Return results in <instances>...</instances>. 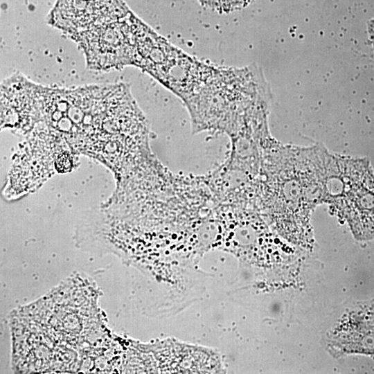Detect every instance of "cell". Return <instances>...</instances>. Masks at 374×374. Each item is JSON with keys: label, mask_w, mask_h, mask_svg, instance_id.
Wrapping results in <instances>:
<instances>
[{"label": "cell", "mask_w": 374, "mask_h": 374, "mask_svg": "<svg viewBox=\"0 0 374 374\" xmlns=\"http://www.w3.org/2000/svg\"><path fill=\"white\" fill-rule=\"evenodd\" d=\"M254 206L271 217L304 220L321 203L315 146H279L270 139L261 149Z\"/></svg>", "instance_id": "obj_1"}, {"label": "cell", "mask_w": 374, "mask_h": 374, "mask_svg": "<svg viewBox=\"0 0 374 374\" xmlns=\"http://www.w3.org/2000/svg\"><path fill=\"white\" fill-rule=\"evenodd\" d=\"M321 201L342 212L359 239L374 238V177L363 161L326 150L319 167Z\"/></svg>", "instance_id": "obj_2"}, {"label": "cell", "mask_w": 374, "mask_h": 374, "mask_svg": "<svg viewBox=\"0 0 374 374\" xmlns=\"http://www.w3.org/2000/svg\"><path fill=\"white\" fill-rule=\"evenodd\" d=\"M130 12L123 0H56L48 23L72 38L117 21Z\"/></svg>", "instance_id": "obj_3"}, {"label": "cell", "mask_w": 374, "mask_h": 374, "mask_svg": "<svg viewBox=\"0 0 374 374\" xmlns=\"http://www.w3.org/2000/svg\"><path fill=\"white\" fill-rule=\"evenodd\" d=\"M204 5L218 11H229L244 6L251 0H199Z\"/></svg>", "instance_id": "obj_4"}, {"label": "cell", "mask_w": 374, "mask_h": 374, "mask_svg": "<svg viewBox=\"0 0 374 374\" xmlns=\"http://www.w3.org/2000/svg\"><path fill=\"white\" fill-rule=\"evenodd\" d=\"M71 166L72 161L69 154L63 153L58 156L55 161V167L59 172H68L71 170Z\"/></svg>", "instance_id": "obj_5"}]
</instances>
